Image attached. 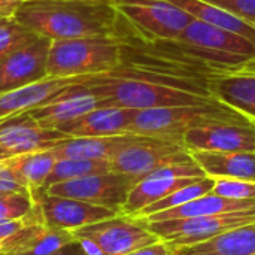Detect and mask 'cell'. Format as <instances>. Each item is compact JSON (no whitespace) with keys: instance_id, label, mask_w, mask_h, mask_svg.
Wrapping results in <instances>:
<instances>
[{"instance_id":"cell-1","label":"cell","mask_w":255,"mask_h":255,"mask_svg":"<svg viewBox=\"0 0 255 255\" xmlns=\"http://www.w3.org/2000/svg\"><path fill=\"white\" fill-rule=\"evenodd\" d=\"M13 19L51 40L120 36V16L112 1L30 0Z\"/></svg>"},{"instance_id":"cell-2","label":"cell","mask_w":255,"mask_h":255,"mask_svg":"<svg viewBox=\"0 0 255 255\" xmlns=\"http://www.w3.org/2000/svg\"><path fill=\"white\" fill-rule=\"evenodd\" d=\"M108 106H120L136 111L194 106L218 102L208 88H191L173 82L154 81L124 69L123 64L114 72L93 76L84 82Z\"/></svg>"},{"instance_id":"cell-3","label":"cell","mask_w":255,"mask_h":255,"mask_svg":"<svg viewBox=\"0 0 255 255\" xmlns=\"http://www.w3.org/2000/svg\"><path fill=\"white\" fill-rule=\"evenodd\" d=\"M124 40L120 36H91L51 40L46 75L54 78H93L123 64Z\"/></svg>"},{"instance_id":"cell-4","label":"cell","mask_w":255,"mask_h":255,"mask_svg":"<svg viewBox=\"0 0 255 255\" xmlns=\"http://www.w3.org/2000/svg\"><path fill=\"white\" fill-rule=\"evenodd\" d=\"M220 123L248 124L255 121L220 102H214L194 106H169L137 111L127 133L182 143V137L188 130Z\"/></svg>"},{"instance_id":"cell-5","label":"cell","mask_w":255,"mask_h":255,"mask_svg":"<svg viewBox=\"0 0 255 255\" xmlns=\"http://www.w3.org/2000/svg\"><path fill=\"white\" fill-rule=\"evenodd\" d=\"M199 58L238 67L255 60V42L227 28L193 19L173 42Z\"/></svg>"},{"instance_id":"cell-6","label":"cell","mask_w":255,"mask_h":255,"mask_svg":"<svg viewBox=\"0 0 255 255\" xmlns=\"http://www.w3.org/2000/svg\"><path fill=\"white\" fill-rule=\"evenodd\" d=\"M120 19L146 42H175L194 19L166 0H114Z\"/></svg>"},{"instance_id":"cell-7","label":"cell","mask_w":255,"mask_h":255,"mask_svg":"<svg viewBox=\"0 0 255 255\" xmlns=\"http://www.w3.org/2000/svg\"><path fill=\"white\" fill-rule=\"evenodd\" d=\"M251 223H255V209L205 215L187 220L145 223V226L160 241L166 242L173 250L209 241L221 233Z\"/></svg>"},{"instance_id":"cell-8","label":"cell","mask_w":255,"mask_h":255,"mask_svg":"<svg viewBox=\"0 0 255 255\" xmlns=\"http://www.w3.org/2000/svg\"><path fill=\"white\" fill-rule=\"evenodd\" d=\"M190 160L193 157L181 142L139 136L111 158V169L133 176L139 182L157 169Z\"/></svg>"},{"instance_id":"cell-9","label":"cell","mask_w":255,"mask_h":255,"mask_svg":"<svg viewBox=\"0 0 255 255\" xmlns=\"http://www.w3.org/2000/svg\"><path fill=\"white\" fill-rule=\"evenodd\" d=\"M136 184L137 179H134L133 176L117 172H108L58 182L40 190L52 196L69 197L105 206L117 211L121 215V209L126 205L127 197Z\"/></svg>"},{"instance_id":"cell-10","label":"cell","mask_w":255,"mask_h":255,"mask_svg":"<svg viewBox=\"0 0 255 255\" xmlns=\"http://www.w3.org/2000/svg\"><path fill=\"white\" fill-rule=\"evenodd\" d=\"M203 178H206V175L194 160L157 169L131 188L127 202L121 209V215L136 217L149 205Z\"/></svg>"},{"instance_id":"cell-11","label":"cell","mask_w":255,"mask_h":255,"mask_svg":"<svg viewBox=\"0 0 255 255\" xmlns=\"http://www.w3.org/2000/svg\"><path fill=\"white\" fill-rule=\"evenodd\" d=\"M75 238H88L94 241L105 255H127L139 248L152 245L160 239L137 218L117 215L78 230Z\"/></svg>"},{"instance_id":"cell-12","label":"cell","mask_w":255,"mask_h":255,"mask_svg":"<svg viewBox=\"0 0 255 255\" xmlns=\"http://www.w3.org/2000/svg\"><path fill=\"white\" fill-rule=\"evenodd\" d=\"M31 194L40 209L43 224L49 229H63L73 232L81 227L120 215L114 209L76 199L52 196L43 190L33 191Z\"/></svg>"},{"instance_id":"cell-13","label":"cell","mask_w":255,"mask_h":255,"mask_svg":"<svg viewBox=\"0 0 255 255\" xmlns=\"http://www.w3.org/2000/svg\"><path fill=\"white\" fill-rule=\"evenodd\" d=\"M51 39L37 36L0 58V94L46 78Z\"/></svg>"},{"instance_id":"cell-14","label":"cell","mask_w":255,"mask_h":255,"mask_svg":"<svg viewBox=\"0 0 255 255\" xmlns=\"http://www.w3.org/2000/svg\"><path fill=\"white\" fill-rule=\"evenodd\" d=\"M187 151L255 152V123H220L188 130L182 137Z\"/></svg>"},{"instance_id":"cell-15","label":"cell","mask_w":255,"mask_h":255,"mask_svg":"<svg viewBox=\"0 0 255 255\" xmlns=\"http://www.w3.org/2000/svg\"><path fill=\"white\" fill-rule=\"evenodd\" d=\"M69 137L60 130L39 126L28 114L0 121V158L49 149L57 142Z\"/></svg>"},{"instance_id":"cell-16","label":"cell","mask_w":255,"mask_h":255,"mask_svg":"<svg viewBox=\"0 0 255 255\" xmlns=\"http://www.w3.org/2000/svg\"><path fill=\"white\" fill-rule=\"evenodd\" d=\"M84 82L64 88L46 103L30 111L28 115L45 128L60 130L63 126L81 118L90 111L103 106L100 99Z\"/></svg>"},{"instance_id":"cell-17","label":"cell","mask_w":255,"mask_h":255,"mask_svg":"<svg viewBox=\"0 0 255 255\" xmlns=\"http://www.w3.org/2000/svg\"><path fill=\"white\" fill-rule=\"evenodd\" d=\"M251 63L214 76L206 88L220 103L255 121V67H250Z\"/></svg>"},{"instance_id":"cell-18","label":"cell","mask_w":255,"mask_h":255,"mask_svg":"<svg viewBox=\"0 0 255 255\" xmlns=\"http://www.w3.org/2000/svg\"><path fill=\"white\" fill-rule=\"evenodd\" d=\"M90 78H54L46 76L37 82L0 94V121L28 114L51 100L64 88Z\"/></svg>"},{"instance_id":"cell-19","label":"cell","mask_w":255,"mask_h":255,"mask_svg":"<svg viewBox=\"0 0 255 255\" xmlns=\"http://www.w3.org/2000/svg\"><path fill=\"white\" fill-rule=\"evenodd\" d=\"M136 114V109L105 105L63 126L60 131L69 137H108L126 134Z\"/></svg>"},{"instance_id":"cell-20","label":"cell","mask_w":255,"mask_h":255,"mask_svg":"<svg viewBox=\"0 0 255 255\" xmlns=\"http://www.w3.org/2000/svg\"><path fill=\"white\" fill-rule=\"evenodd\" d=\"M139 134H118L108 137H66L49 148L57 160L84 158V160H108L124 146L136 140Z\"/></svg>"},{"instance_id":"cell-21","label":"cell","mask_w":255,"mask_h":255,"mask_svg":"<svg viewBox=\"0 0 255 255\" xmlns=\"http://www.w3.org/2000/svg\"><path fill=\"white\" fill-rule=\"evenodd\" d=\"M190 154L208 178L255 181V152L194 151Z\"/></svg>"},{"instance_id":"cell-22","label":"cell","mask_w":255,"mask_h":255,"mask_svg":"<svg viewBox=\"0 0 255 255\" xmlns=\"http://www.w3.org/2000/svg\"><path fill=\"white\" fill-rule=\"evenodd\" d=\"M57 157L51 149H40L4 160L0 167V178L12 179L25 187L30 193L43 187Z\"/></svg>"},{"instance_id":"cell-23","label":"cell","mask_w":255,"mask_h":255,"mask_svg":"<svg viewBox=\"0 0 255 255\" xmlns=\"http://www.w3.org/2000/svg\"><path fill=\"white\" fill-rule=\"evenodd\" d=\"M247 209H255V200H233V199L221 197L211 191L175 209H167V211H163L149 217L137 218V220H142L145 223H160V221L187 220V218L247 211Z\"/></svg>"},{"instance_id":"cell-24","label":"cell","mask_w":255,"mask_h":255,"mask_svg":"<svg viewBox=\"0 0 255 255\" xmlns=\"http://www.w3.org/2000/svg\"><path fill=\"white\" fill-rule=\"evenodd\" d=\"M172 255H255V223L232 229L196 245L173 248Z\"/></svg>"},{"instance_id":"cell-25","label":"cell","mask_w":255,"mask_h":255,"mask_svg":"<svg viewBox=\"0 0 255 255\" xmlns=\"http://www.w3.org/2000/svg\"><path fill=\"white\" fill-rule=\"evenodd\" d=\"M166 1L175 4L176 7L190 13L196 19H200V21L208 22V24L218 25L221 28L232 30V31L239 33V34H242V36H245V37L255 42L254 25L248 24L247 21L232 15L230 12L221 9L215 4H211L205 0H166Z\"/></svg>"},{"instance_id":"cell-26","label":"cell","mask_w":255,"mask_h":255,"mask_svg":"<svg viewBox=\"0 0 255 255\" xmlns=\"http://www.w3.org/2000/svg\"><path fill=\"white\" fill-rule=\"evenodd\" d=\"M112 172L111 161L108 160H84V158H61L57 160L49 176L46 178L42 188H46L49 185L78 179L90 175H99V173H108Z\"/></svg>"},{"instance_id":"cell-27","label":"cell","mask_w":255,"mask_h":255,"mask_svg":"<svg viewBox=\"0 0 255 255\" xmlns=\"http://www.w3.org/2000/svg\"><path fill=\"white\" fill-rule=\"evenodd\" d=\"M212 188H214V179L206 176V178H203L194 184H190L184 188H179V190L173 191L172 194H169L167 197L149 205L148 208H145L140 214H137L133 218H143V217H149V215H154V214H158V212H163L167 209H175V208L182 206L200 196L211 193Z\"/></svg>"},{"instance_id":"cell-28","label":"cell","mask_w":255,"mask_h":255,"mask_svg":"<svg viewBox=\"0 0 255 255\" xmlns=\"http://www.w3.org/2000/svg\"><path fill=\"white\" fill-rule=\"evenodd\" d=\"M39 34L12 19H0V58L10 51L31 42Z\"/></svg>"},{"instance_id":"cell-29","label":"cell","mask_w":255,"mask_h":255,"mask_svg":"<svg viewBox=\"0 0 255 255\" xmlns=\"http://www.w3.org/2000/svg\"><path fill=\"white\" fill-rule=\"evenodd\" d=\"M37 203L33 194L28 193H16L0 197V220L13 221L24 218L34 212Z\"/></svg>"},{"instance_id":"cell-30","label":"cell","mask_w":255,"mask_h":255,"mask_svg":"<svg viewBox=\"0 0 255 255\" xmlns=\"http://www.w3.org/2000/svg\"><path fill=\"white\" fill-rule=\"evenodd\" d=\"M76 238L73 232L63 229H46L43 236L22 255H54L63 247L73 242Z\"/></svg>"},{"instance_id":"cell-31","label":"cell","mask_w":255,"mask_h":255,"mask_svg":"<svg viewBox=\"0 0 255 255\" xmlns=\"http://www.w3.org/2000/svg\"><path fill=\"white\" fill-rule=\"evenodd\" d=\"M212 193L233 200H255V181L214 179Z\"/></svg>"},{"instance_id":"cell-32","label":"cell","mask_w":255,"mask_h":255,"mask_svg":"<svg viewBox=\"0 0 255 255\" xmlns=\"http://www.w3.org/2000/svg\"><path fill=\"white\" fill-rule=\"evenodd\" d=\"M255 27V0H205Z\"/></svg>"},{"instance_id":"cell-33","label":"cell","mask_w":255,"mask_h":255,"mask_svg":"<svg viewBox=\"0 0 255 255\" xmlns=\"http://www.w3.org/2000/svg\"><path fill=\"white\" fill-rule=\"evenodd\" d=\"M127 255H172V248L163 242V241H158L152 245H148V247H143V248H139L133 253Z\"/></svg>"},{"instance_id":"cell-34","label":"cell","mask_w":255,"mask_h":255,"mask_svg":"<svg viewBox=\"0 0 255 255\" xmlns=\"http://www.w3.org/2000/svg\"><path fill=\"white\" fill-rule=\"evenodd\" d=\"M25 1L30 0H0V19H12Z\"/></svg>"},{"instance_id":"cell-35","label":"cell","mask_w":255,"mask_h":255,"mask_svg":"<svg viewBox=\"0 0 255 255\" xmlns=\"http://www.w3.org/2000/svg\"><path fill=\"white\" fill-rule=\"evenodd\" d=\"M76 239L81 244L85 255H105V253L102 251V248L94 241H91L88 238H76Z\"/></svg>"},{"instance_id":"cell-36","label":"cell","mask_w":255,"mask_h":255,"mask_svg":"<svg viewBox=\"0 0 255 255\" xmlns=\"http://www.w3.org/2000/svg\"><path fill=\"white\" fill-rule=\"evenodd\" d=\"M54 255H85L84 250L81 247V244L78 242V239H75L73 242L67 244L66 247H63L58 253H55Z\"/></svg>"},{"instance_id":"cell-37","label":"cell","mask_w":255,"mask_h":255,"mask_svg":"<svg viewBox=\"0 0 255 255\" xmlns=\"http://www.w3.org/2000/svg\"><path fill=\"white\" fill-rule=\"evenodd\" d=\"M4 196H9L7 193H3V191H0V197H4Z\"/></svg>"},{"instance_id":"cell-38","label":"cell","mask_w":255,"mask_h":255,"mask_svg":"<svg viewBox=\"0 0 255 255\" xmlns=\"http://www.w3.org/2000/svg\"><path fill=\"white\" fill-rule=\"evenodd\" d=\"M100 1H114V0H100Z\"/></svg>"}]
</instances>
